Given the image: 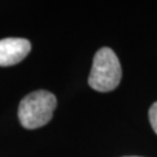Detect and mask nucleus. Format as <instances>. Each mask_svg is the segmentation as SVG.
<instances>
[{
    "mask_svg": "<svg viewBox=\"0 0 157 157\" xmlns=\"http://www.w3.org/2000/svg\"><path fill=\"white\" fill-rule=\"evenodd\" d=\"M149 121L151 124L154 132L157 134V102L152 104V106L149 109Z\"/></svg>",
    "mask_w": 157,
    "mask_h": 157,
    "instance_id": "obj_4",
    "label": "nucleus"
},
{
    "mask_svg": "<svg viewBox=\"0 0 157 157\" xmlns=\"http://www.w3.org/2000/svg\"><path fill=\"white\" fill-rule=\"evenodd\" d=\"M56 105V97L49 91L39 90L29 93L19 105L17 117L20 124L27 129L44 126L52 118Z\"/></svg>",
    "mask_w": 157,
    "mask_h": 157,
    "instance_id": "obj_1",
    "label": "nucleus"
},
{
    "mask_svg": "<svg viewBox=\"0 0 157 157\" xmlns=\"http://www.w3.org/2000/svg\"><path fill=\"white\" fill-rule=\"evenodd\" d=\"M127 157H139V156H127Z\"/></svg>",
    "mask_w": 157,
    "mask_h": 157,
    "instance_id": "obj_5",
    "label": "nucleus"
},
{
    "mask_svg": "<svg viewBox=\"0 0 157 157\" xmlns=\"http://www.w3.org/2000/svg\"><path fill=\"white\" fill-rule=\"evenodd\" d=\"M32 49L28 40L7 37L0 40V67H12L26 58Z\"/></svg>",
    "mask_w": 157,
    "mask_h": 157,
    "instance_id": "obj_3",
    "label": "nucleus"
},
{
    "mask_svg": "<svg viewBox=\"0 0 157 157\" xmlns=\"http://www.w3.org/2000/svg\"><path fill=\"white\" fill-rule=\"evenodd\" d=\"M122 71L118 56L109 48H101L93 58L89 85L95 91L109 92L118 87Z\"/></svg>",
    "mask_w": 157,
    "mask_h": 157,
    "instance_id": "obj_2",
    "label": "nucleus"
}]
</instances>
